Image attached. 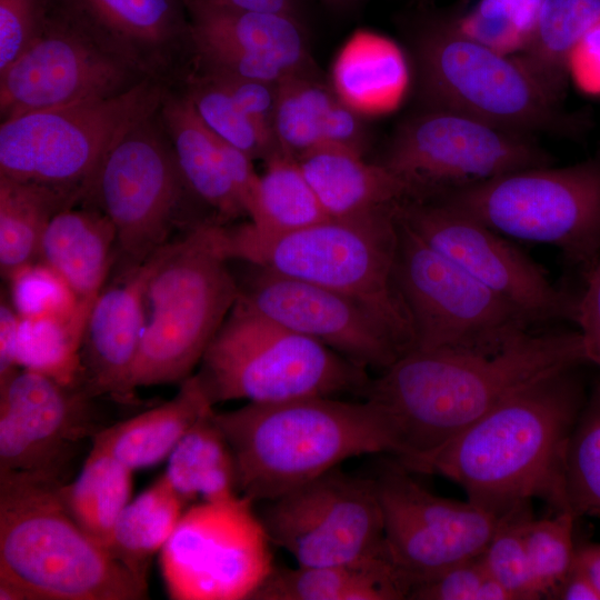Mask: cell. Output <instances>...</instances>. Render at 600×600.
<instances>
[{"mask_svg": "<svg viewBox=\"0 0 600 600\" xmlns=\"http://www.w3.org/2000/svg\"><path fill=\"white\" fill-rule=\"evenodd\" d=\"M586 363L579 330H534L498 352L412 349L371 380L364 396L408 468L524 387Z\"/></svg>", "mask_w": 600, "mask_h": 600, "instance_id": "6da1fadb", "label": "cell"}, {"mask_svg": "<svg viewBox=\"0 0 600 600\" xmlns=\"http://www.w3.org/2000/svg\"><path fill=\"white\" fill-rule=\"evenodd\" d=\"M579 368L524 387L406 469L446 477L501 516L532 499L566 511V454L587 399Z\"/></svg>", "mask_w": 600, "mask_h": 600, "instance_id": "7a4b0ae2", "label": "cell"}, {"mask_svg": "<svg viewBox=\"0 0 600 600\" xmlns=\"http://www.w3.org/2000/svg\"><path fill=\"white\" fill-rule=\"evenodd\" d=\"M214 417L232 449L239 493L274 500L338 468L347 459L391 453L394 444L379 409L307 397L248 402Z\"/></svg>", "mask_w": 600, "mask_h": 600, "instance_id": "3957f363", "label": "cell"}, {"mask_svg": "<svg viewBox=\"0 0 600 600\" xmlns=\"http://www.w3.org/2000/svg\"><path fill=\"white\" fill-rule=\"evenodd\" d=\"M430 7L403 20L420 107L452 110L534 138H574L584 131L587 119L549 98L514 57L467 36L452 9Z\"/></svg>", "mask_w": 600, "mask_h": 600, "instance_id": "277c9868", "label": "cell"}, {"mask_svg": "<svg viewBox=\"0 0 600 600\" xmlns=\"http://www.w3.org/2000/svg\"><path fill=\"white\" fill-rule=\"evenodd\" d=\"M62 482L0 472V583L22 600H139V581L63 507Z\"/></svg>", "mask_w": 600, "mask_h": 600, "instance_id": "5b68a950", "label": "cell"}, {"mask_svg": "<svg viewBox=\"0 0 600 600\" xmlns=\"http://www.w3.org/2000/svg\"><path fill=\"white\" fill-rule=\"evenodd\" d=\"M399 206V204H398ZM397 207L352 218H327L282 233H262L248 222L221 226L229 260L349 294L381 314L413 347L407 307L394 281Z\"/></svg>", "mask_w": 600, "mask_h": 600, "instance_id": "8992f818", "label": "cell"}, {"mask_svg": "<svg viewBox=\"0 0 600 600\" xmlns=\"http://www.w3.org/2000/svg\"><path fill=\"white\" fill-rule=\"evenodd\" d=\"M221 242V224L206 221L166 243L143 296V328L131 388L182 382L238 299V282Z\"/></svg>", "mask_w": 600, "mask_h": 600, "instance_id": "52a82bcc", "label": "cell"}, {"mask_svg": "<svg viewBox=\"0 0 600 600\" xmlns=\"http://www.w3.org/2000/svg\"><path fill=\"white\" fill-rule=\"evenodd\" d=\"M196 374L209 400L279 402L366 393L367 369L326 344L238 303L208 346Z\"/></svg>", "mask_w": 600, "mask_h": 600, "instance_id": "ba28073f", "label": "cell"}, {"mask_svg": "<svg viewBox=\"0 0 600 600\" xmlns=\"http://www.w3.org/2000/svg\"><path fill=\"white\" fill-rule=\"evenodd\" d=\"M431 200L500 234L558 248L583 279L600 258V146L570 166L511 172Z\"/></svg>", "mask_w": 600, "mask_h": 600, "instance_id": "9c48e42d", "label": "cell"}, {"mask_svg": "<svg viewBox=\"0 0 600 600\" xmlns=\"http://www.w3.org/2000/svg\"><path fill=\"white\" fill-rule=\"evenodd\" d=\"M159 103V89L142 82L2 121L0 176L82 196L110 149Z\"/></svg>", "mask_w": 600, "mask_h": 600, "instance_id": "30bf717a", "label": "cell"}, {"mask_svg": "<svg viewBox=\"0 0 600 600\" xmlns=\"http://www.w3.org/2000/svg\"><path fill=\"white\" fill-rule=\"evenodd\" d=\"M397 221L394 281L412 323V349L498 352L534 331L512 304Z\"/></svg>", "mask_w": 600, "mask_h": 600, "instance_id": "8fae6325", "label": "cell"}, {"mask_svg": "<svg viewBox=\"0 0 600 600\" xmlns=\"http://www.w3.org/2000/svg\"><path fill=\"white\" fill-rule=\"evenodd\" d=\"M552 162L534 137L428 107L398 124L380 161L411 186L412 200Z\"/></svg>", "mask_w": 600, "mask_h": 600, "instance_id": "7c38bea8", "label": "cell"}, {"mask_svg": "<svg viewBox=\"0 0 600 600\" xmlns=\"http://www.w3.org/2000/svg\"><path fill=\"white\" fill-rule=\"evenodd\" d=\"M253 503L238 494L183 511L160 551L171 599L253 598L274 567L271 541Z\"/></svg>", "mask_w": 600, "mask_h": 600, "instance_id": "4fadbf2b", "label": "cell"}, {"mask_svg": "<svg viewBox=\"0 0 600 600\" xmlns=\"http://www.w3.org/2000/svg\"><path fill=\"white\" fill-rule=\"evenodd\" d=\"M260 519L271 543L290 553L298 566L389 559L376 479L336 468L268 501Z\"/></svg>", "mask_w": 600, "mask_h": 600, "instance_id": "5bb4252c", "label": "cell"}, {"mask_svg": "<svg viewBox=\"0 0 600 600\" xmlns=\"http://www.w3.org/2000/svg\"><path fill=\"white\" fill-rule=\"evenodd\" d=\"M186 191L174 154L147 120L110 149L86 193H93L97 209L114 227L116 274L139 267L172 240Z\"/></svg>", "mask_w": 600, "mask_h": 600, "instance_id": "9a60e30c", "label": "cell"}, {"mask_svg": "<svg viewBox=\"0 0 600 600\" xmlns=\"http://www.w3.org/2000/svg\"><path fill=\"white\" fill-rule=\"evenodd\" d=\"M397 217L533 327L577 323L580 293L552 283L538 262L483 223L431 199L401 202Z\"/></svg>", "mask_w": 600, "mask_h": 600, "instance_id": "2e32d148", "label": "cell"}, {"mask_svg": "<svg viewBox=\"0 0 600 600\" xmlns=\"http://www.w3.org/2000/svg\"><path fill=\"white\" fill-rule=\"evenodd\" d=\"M387 554L412 589L479 557L507 514L433 494L401 464L377 479ZM512 512V511H511Z\"/></svg>", "mask_w": 600, "mask_h": 600, "instance_id": "e0dca14e", "label": "cell"}, {"mask_svg": "<svg viewBox=\"0 0 600 600\" xmlns=\"http://www.w3.org/2000/svg\"><path fill=\"white\" fill-rule=\"evenodd\" d=\"M246 264L236 301L241 307L326 344L364 369L382 371L408 351L398 332L367 303Z\"/></svg>", "mask_w": 600, "mask_h": 600, "instance_id": "ac0fdd59", "label": "cell"}, {"mask_svg": "<svg viewBox=\"0 0 600 600\" xmlns=\"http://www.w3.org/2000/svg\"><path fill=\"white\" fill-rule=\"evenodd\" d=\"M82 387L19 368L0 382V472L66 483L81 446L106 428Z\"/></svg>", "mask_w": 600, "mask_h": 600, "instance_id": "d6986e66", "label": "cell"}, {"mask_svg": "<svg viewBox=\"0 0 600 600\" xmlns=\"http://www.w3.org/2000/svg\"><path fill=\"white\" fill-rule=\"evenodd\" d=\"M122 71L111 59L63 33L36 37L0 72L2 121L116 93Z\"/></svg>", "mask_w": 600, "mask_h": 600, "instance_id": "ffe728a7", "label": "cell"}, {"mask_svg": "<svg viewBox=\"0 0 600 600\" xmlns=\"http://www.w3.org/2000/svg\"><path fill=\"white\" fill-rule=\"evenodd\" d=\"M160 249L139 267L114 274L91 307L80 356L83 388L93 398L132 399L131 373L143 328V296Z\"/></svg>", "mask_w": 600, "mask_h": 600, "instance_id": "44dd1931", "label": "cell"}, {"mask_svg": "<svg viewBox=\"0 0 600 600\" xmlns=\"http://www.w3.org/2000/svg\"><path fill=\"white\" fill-rule=\"evenodd\" d=\"M273 134L279 150L296 159L318 148L338 146L364 153L368 129L354 108L321 82L316 71L279 84Z\"/></svg>", "mask_w": 600, "mask_h": 600, "instance_id": "7402d4cb", "label": "cell"}, {"mask_svg": "<svg viewBox=\"0 0 600 600\" xmlns=\"http://www.w3.org/2000/svg\"><path fill=\"white\" fill-rule=\"evenodd\" d=\"M297 161L328 218L364 216L414 199L401 176L348 148H318Z\"/></svg>", "mask_w": 600, "mask_h": 600, "instance_id": "603a6c76", "label": "cell"}, {"mask_svg": "<svg viewBox=\"0 0 600 600\" xmlns=\"http://www.w3.org/2000/svg\"><path fill=\"white\" fill-rule=\"evenodd\" d=\"M116 230L99 209L56 213L41 238L38 260L54 270L89 314L116 261Z\"/></svg>", "mask_w": 600, "mask_h": 600, "instance_id": "cb8c5ba5", "label": "cell"}, {"mask_svg": "<svg viewBox=\"0 0 600 600\" xmlns=\"http://www.w3.org/2000/svg\"><path fill=\"white\" fill-rule=\"evenodd\" d=\"M187 4L192 14L191 37L198 51L233 50L276 59L294 73L316 71L299 17L196 2Z\"/></svg>", "mask_w": 600, "mask_h": 600, "instance_id": "d4e9b609", "label": "cell"}, {"mask_svg": "<svg viewBox=\"0 0 600 600\" xmlns=\"http://www.w3.org/2000/svg\"><path fill=\"white\" fill-rule=\"evenodd\" d=\"M213 404L196 374L181 382L169 401L103 428L92 440L132 471L168 459L174 447Z\"/></svg>", "mask_w": 600, "mask_h": 600, "instance_id": "484cf974", "label": "cell"}, {"mask_svg": "<svg viewBox=\"0 0 600 600\" xmlns=\"http://www.w3.org/2000/svg\"><path fill=\"white\" fill-rule=\"evenodd\" d=\"M408 579L389 559L359 564L276 568L254 600H400L411 592Z\"/></svg>", "mask_w": 600, "mask_h": 600, "instance_id": "4316f807", "label": "cell"}, {"mask_svg": "<svg viewBox=\"0 0 600 600\" xmlns=\"http://www.w3.org/2000/svg\"><path fill=\"white\" fill-rule=\"evenodd\" d=\"M163 116L173 154L191 194L213 211L220 224L247 217V211L222 164L213 133L189 98L170 100Z\"/></svg>", "mask_w": 600, "mask_h": 600, "instance_id": "83f0119b", "label": "cell"}, {"mask_svg": "<svg viewBox=\"0 0 600 600\" xmlns=\"http://www.w3.org/2000/svg\"><path fill=\"white\" fill-rule=\"evenodd\" d=\"M600 22V0H543L528 47L513 56L541 90L563 104L571 57Z\"/></svg>", "mask_w": 600, "mask_h": 600, "instance_id": "f1b7e54d", "label": "cell"}, {"mask_svg": "<svg viewBox=\"0 0 600 600\" xmlns=\"http://www.w3.org/2000/svg\"><path fill=\"white\" fill-rule=\"evenodd\" d=\"M163 474L186 503L196 499L221 501L240 494L234 456L213 407L174 447Z\"/></svg>", "mask_w": 600, "mask_h": 600, "instance_id": "f546056e", "label": "cell"}, {"mask_svg": "<svg viewBox=\"0 0 600 600\" xmlns=\"http://www.w3.org/2000/svg\"><path fill=\"white\" fill-rule=\"evenodd\" d=\"M79 194L0 176V271L8 279L38 260L51 218L72 207Z\"/></svg>", "mask_w": 600, "mask_h": 600, "instance_id": "4dcf8cb0", "label": "cell"}, {"mask_svg": "<svg viewBox=\"0 0 600 600\" xmlns=\"http://www.w3.org/2000/svg\"><path fill=\"white\" fill-rule=\"evenodd\" d=\"M184 503L162 474L121 511L111 534L109 554L147 584L151 559L171 537Z\"/></svg>", "mask_w": 600, "mask_h": 600, "instance_id": "1f68e13d", "label": "cell"}, {"mask_svg": "<svg viewBox=\"0 0 600 600\" xmlns=\"http://www.w3.org/2000/svg\"><path fill=\"white\" fill-rule=\"evenodd\" d=\"M132 472L109 453L91 448L77 479L58 488L71 518L107 551L118 517L130 502Z\"/></svg>", "mask_w": 600, "mask_h": 600, "instance_id": "d6a6232c", "label": "cell"}, {"mask_svg": "<svg viewBox=\"0 0 600 600\" xmlns=\"http://www.w3.org/2000/svg\"><path fill=\"white\" fill-rule=\"evenodd\" d=\"M264 161L248 214L256 231L282 233L328 218L294 157L278 150Z\"/></svg>", "mask_w": 600, "mask_h": 600, "instance_id": "836d02e7", "label": "cell"}, {"mask_svg": "<svg viewBox=\"0 0 600 600\" xmlns=\"http://www.w3.org/2000/svg\"><path fill=\"white\" fill-rule=\"evenodd\" d=\"M82 318H20L17 364L68 387L83 388Z\"/></svg>", "mask_w": 600, "mask_h": 600, "instance_id": "e575fe53", "label": "cell"}, {"mask_svg": "<svg viewBox=\"0 0 600 600\" xmlns=\"http://www.w3.org/2000/svg\"><path fill=\"white\" fill-rule=\"evenodd\" d=\"M543 0H474L453 10L458 27L504 56L521 53L533 38Z\"/></svg>", "mask_w": 600, "mask_h": 600, "instance_id": "d590c367", "label": "cell"}, {"mask_svg": "<svg viewBox=\"0 0 600 600\" xmlns=\"http://www.w3.org/2000/svg\"><path fill=\"white\" fill-rule=\"evenodd\" d=\"M566 511L600 514V383L592 390L572 430L564 464Z\"/></svg>", "mask_w": 600, "mask_h": 600, "instance_id": "8d00e7d4", "label": "cell"}, {"mask_svg": "<svg viewBox=\"0 0 600 600\" xmlns=\"http://www.w3.org/2000/svg\"><path fill=\"white\" fill-rule=\"evenodd\" d=\"M189 100L211 132L253 160H266L279 150L274 138L252 120L211 78L197 84Z\"/></svg>", "mask_w": 600, "mask_h": 600, "instance_id": "74e56055", "label": "cell"}, {"mask_svg": "<svg viewBox=\"0 0 600 600\" xmlns=\"http://www.w3.org/2000/svg\"><path fill=\"white\" fill-rule=\"evenodd\" d=\"M576 516L558 511L550 518L523 522V538L532 576L541 599H551L557 587L573 567L577 548L573 542Z\"/></svg>", "mask_w": 600, "mask_h": 600, "instance_id": "f35d334b", "label": "cell"}, {"mask_svg": "<svg viewBox=\"0 0 600 600\" xmlns=\"http://www.w3.org/2000/svg\"><path fill=\"white\" fill-rule=\"evenodd\" d=\"M529 516V506L510 512L479 556L487 572L510 600L541 599L523 538V522Z\"/></svg>", "mask_w": 600, "mask_h": 600, "instance_id": "ab89813d", "label": "cell"}, {"mask_svg": "<svg viewBox=\"0 0 600 600\" xmlns=\"http://www.w3.org/2000/svg\"><path fill=\"white\" fill-rule=\"evenodd\" d=\"M7 280L9 300L20 318H88L64 280L40 260L19 268Z\"/></svg>", "mask_w": 600, "mask_h": 600, "instance_id": "60d3db41", "label": "cell"}, {"mask_svg": "<svg viewBox=\"0 0 600 600\" xmlns=\"http://www.w3.org/2000/svg\"><path fill=\"white\" fill-rule=\"evenodd\" d=\"M110 32L139 44H159L176 22L173 0H80Z\"/></svg>", "mask_w": 600, "mask_h": 600, "instance_id": "b9f144b4", "label": "cell"}, {"mask_svg": "<svg viewBox=\"0 0 600 600\" xmlns=\"http://www.w3.org/2000/svg\"><path fill=\"white\" fill-rule=\"evenodd\" d=\"M408 599L413 600H510L482 566L480 558L469 559L418 584Z\"/></svg>", "mask_w": 600, "mask_h": 600, "instance_id": "7bdbcfd3", "label": "cell"}, {"mask_svg": "<svg viewBox=\"0 0 600 600\" xmlns=\"http://www.w3.org/2000/svg\"><path fill=\"white\" fill-rule=\"evenodd\" d=\"M209 78L221 86L252 120L274 138L273 122L280 83L217 73H210Z\"/></svg>", "mask_w": 600, "mask_h": 600, "instance_id": "ee69618b", "label": "cell"}, {"mask_svg": "<svg viewBox=\"0 0 600 600\" xmlns=\"http://www.w3.org/2000/svg\"><path fill=\"white\" fill-rule=\"evenodd\" d=\"M38 0H0V72L34 40Z\"/></svg>", "mask_w": 600, "mask_h": 600, "instance_id": "f6af8a7d", "label": "cell"}, {"mask_svg": "<svg viewBox=\"0 0 600 600\" xmlns=\"http://www.w3.org/2000/svg\"><path fill=\"white\" fill-rule=\"evenodd\" d=\"M589 363L600 369V258L584 278L577 323Z\"/></svg>", "mask_w": 600, "mask_h": 600, "instance_id": "bcb514c9", "label": "cell"}, {"mask_svg": "<svg viewBox=\"0 0 600 600\" xmlns=\"http://www.w3.org/2000/svg\"><path fill=\"white\" fill-rule=\"evenodd\" d=\"M20 317L10 300L3 296L0 301V382L18 369L17 342Z\"/></svg>", "mask_w": 600, "mask_h": 600, "instance_id": "7dc6e473", "label": "cell"}, {"mask_svg": "<svg viewBox=\"0 0 600 600\" xmlns=\"http://www.w3.org/2000/svg\"><path fill=\"white\" fill-rule=\"evenodd\" d=\"M551 599L600 600V592L590 577L573 563L572 569L557 587Z\"/></svg>", "mask_w": 600, "mask_h": 600, "instance_id": "c3c4849f", "label": "cell"}, {"mask_svg": "<svg viewBox=\"0 0 600 600\" xmlns=\"http://www.w3.org/2000/svg\"><path fill=\"white\" fill-rule=\"evenodd\" d=\"M214 8L246 11H269L299 17L298 0H186Z\"/></svg>", "mask_w": 600, "mask_h": 600, "instance_id": "681fc988", "label": "cell"}, {"mask_svg": "<svg viewBox=\"0 0 600 600\" xmlns=\"http://www.w3.org/2000/svg\"><path fill=\"white\" fill-rule=\"evenodd\" d=\"M574 564L583 570L600 592V543L577 548Z\"/></svg>", "mask_w": 600, "mask_h": 600, "instance_id": "f907efd6", "label": "cell"}, {"mask_svg": "<svg viewBox=\"0 0 600 600\" xmlns=\"http://www.w3.org/2000/svg\"><path fill=\"white\" fill-rule=\"evenodd\" d=\"M327 8L334 12L347 13L351 12L362 0H320Z\"/></svg>", "mask_w": 600, "mask_h": 600, "instance_id": "816d5d0a", "label": "cell"}, {"mask_svg": "<svg viewBox=\"0 0 600 600\" xmlns=\"http://www.w3.org/2000/svg\"><path fill=\"white\" fill-rule=\"evenodd\" d=\"M433 0H420L419 7H430L432 6Z\"/></svg>", "mask_w": 600, "mask_h": 600, "instance_id": "f5cc1de1", "label": "cell"}]
</instances>
